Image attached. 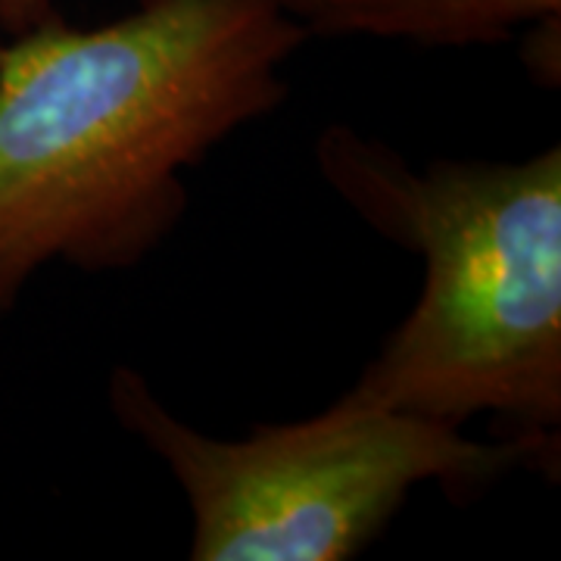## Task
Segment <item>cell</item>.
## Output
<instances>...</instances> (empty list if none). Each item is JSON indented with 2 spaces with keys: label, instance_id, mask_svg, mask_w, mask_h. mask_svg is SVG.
I'll return each instance as SVG.
<instances>
[{
  "label": "cell",
  "instance_id": "obj_5",
  "mask_svg": "<svg viewBox=\"0 0 561 561\" xmlns=\"http://www.w3.org/2000/svg\"><path fill=\"white\" fill-rule=\"evenodd\" d=\"M278 3H284L294 16H300L306 28L316 22L321 7H324V0H278ZM47 13H50V3L47 0H0V32L3 28L22 32L32 22L44 20Z\"/></svg>",
  "mask_w": 561,
  "mask_h": 561
},
{
  "label": "cell",
  "instance_id": "obj_1",
  "mask_svg": "<svg viewBox=\"0 0 561 561\" xmlns=\"http://www.w3.org/2000/svg\"><path fill=\"white\" fill-rule=\"evenodd\" d=\"M306 38L278 0H140L0 44V316L50 262L147 260L187 206L184 172L278 110Z\"/></svg>",
  "mask_w": 561,
  "mask_h": 561
},
{
  "label": "cell",
  "instance_id": "obj_2",
  "mask_svg": "<svg viewBox=\"0 0 561 561\" xmlns=\"http://www.w3.org/2000/svg\"><path fill=\"white\" fill-rule=\"evenodd\" d=\"M321 179L424 262L415 309L346 393L465 427L500 415L527 461L559 471L561 150L427 169L350 125L316 144Z\"/></svg>",
  "mask_w": 561,
  "mask_h": 561
},
{
  "label": "cell",
  "instance_id": "obj_3",
  "mask_svg": "<svg viewBox=\"0 0 561 561\" xmlns=\"http://www.w3.org/2000/svg\"><path fill=\"white\" fill-rule=\"evenodd\" d=\"M110 409L181 486L194 561H346L381 537L412 490H474L527 465L515 440L343 393L319 415L243 440L179 419L135 368L110 375Z\"/></svg>",
  "mask_w": 561,
  "mask_h": 561
},
{
  "label": "cell",
  "instance_id": "obj_4",
  "mask_svg": "<svg viewBox=\"0 0 561 561\" xmlns=\"http://www.w3.org/2000/svg\"><path fill=\"white\" fill-rule=\"evenodd\" d=\"M559 13L561 0H324L309 32L481 47L508 41L530 22L559 20Z\"/></svg>",
  "mask_w": 561,
  "mask_h": 561
}]
</instances>
